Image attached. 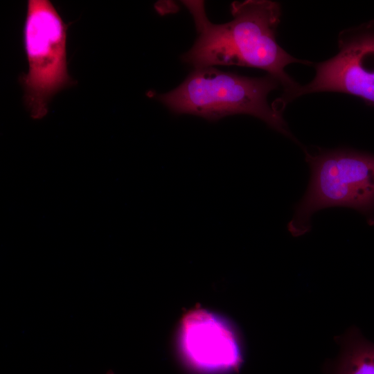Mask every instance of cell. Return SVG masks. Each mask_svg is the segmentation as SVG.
<instances>
[{
	"label": "cell",
	"instance_id": "obj_1",
	"mask_svg": "<svg viewBox=\"0 0 374 374\" xmlns=\"http://www.w3.org/2000/svg\"><path fill=\"white\" fill-rule=\"evenodd\" d=\"M193 17L197 37L181 60L194 69L236 65L264 70L283 87L273 105L283 112L296 98L301 87L285 72L293 63L309 64L286 52L276 41L281 8L268 0H246L231 4L233 19L216 24L207 17L202 1H182Z\"/></svg>",
	"mask_w": 374,
	"mask_h": 374
},
{
	"label": "cell",
	"instance_id": "obj_2",
	"mask_svg": "<svg viewBox=\"0 0 374 374\" xmlns=\"http://www.w3.org/2000/svg\"><path fill=\"white\" fill-rule=\"evenodd\" d=\"M278 85L269 75L251 78L209 66L194 69L180 85L156 98L177 114L212 121L234 114L251 115L299 144L282 112L268 102L269 93Z\"/></svg>",
	"mask_w": 374,
	"mask_h": 374
},
{
	"label": "cell",
	"instance_id": "obj_3",
	"mask_svg": "<svg viewBox=\"0 0 374 374\" xmlns=\"http://www.w3.org/2000/svg\"><path fill=\"white\" fill-rule=\"evenodd\" d=\"M305 155L310 178L287 224L292 235L309 232L313 214L335 206L355 209L373 224L374 155L346 148L305 149Z\"/></svg>",
	"mask_w": 374,
	"mask_h": 374
},
{
	"label": "cell",
	"instance_id": "obj_4",
	"mask_svg": "<svg viewBox=\"0 0 374 374\" xmlns=\"http://www.w3.org/2000/svg\"><path fill=\"white\" fill-rule=\"evenodd\" d=\"M66 30L67 25L50 1H28L24 45L28 71L20 82L33 119L44 117L52 97L75 84L67 71Z\"/></svg>",
	"mask_w": 374,
	"mask_h": 374
},
{
	"label": "cell",
	"instance_id": "obj_5",
	"mask_svg": "<svg viewBox=\"0 0 374 374\" xmlns=\"http://www.w3.org/2000/svg\"><path fill=\"white\" fill-rule=\"evenodd\" d=\"M339 52L315 65V75L301 85L297 98L317 92L353 95L374 105V28L371 26L341 31Z\"/></svg>",
	"mask_w": 374,
	"mask_h": 374
},
{
	"label": "cell",
	"instance_id": "obj_6",
	"mask_svg": "<svg viewBox=\"0 0 374 374\" xmlns=\"http://www.w3.org/2000/svg\"><path fill=\"white\" fill-rule=\"evenodd\" d=\"M179 339L184 357L198 371H235L242 364V346L235 331L206 310L194 309L183 317Z\"/></svg>",
	"mask_w": 374,
	"mask_h": 374
},
{
	"label": "cell",
	"instance_id": "obj_7",
	"mask_svg": "<svg viewBox=\"0 0 374 374\" xmlns=\"http://www.w3.org/2000/svg\"><path fill=\"white\" fill-rule=\"evenodd\" d=\"M341 353L335 374H374V343L356 328L343 337Z\"/></svg>",
	"mask_w": 374,
	"mask_h": 374
},
{
	"label": "cell",
	"instance_id": "obj_8",
	"mask_svg": "<svg viewBox=\"0 0 374 374\" xmlns=\"http://www.w3.org/2000/svg\"><path fill=\"white\" fill-rule=\"evenodd\" d=\"M106 374H114V373L112 371L109 370L106 373Z\"/></svg>",
	"mask_w": 374,
	"mask_h": 374
}]
</instances>
